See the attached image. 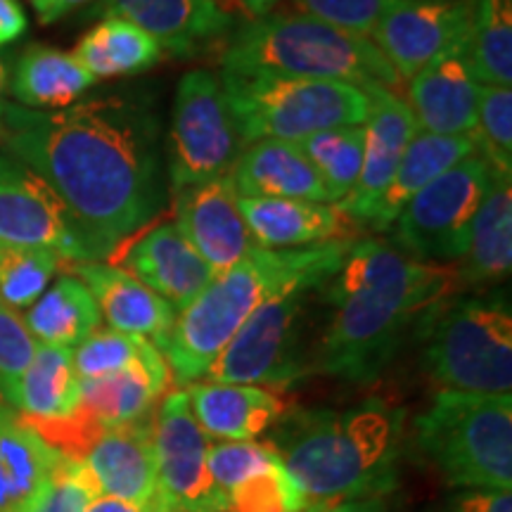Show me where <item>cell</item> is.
Wrapping results in <instances>:
<instances>
[{
    "instance_id": "39",
    "label": "cell",
    "mask_w": 512,
    "mask_h": 512,
    "mask_svg": "<svg viewBox=\"0 0 512 512\" xmlns=\"http://www.w3.org/2000/svg\"><path fill=\"white\" fill-rule=\"evenodd\" d=\"M98 496L81 460L60 456L27 512H86Z\"/></svg>"
},
{
    "instance_id": "10",
    "label": "cell",
    "mask_w": 512,
    "mask_h": 512,
    "mask_svg": "<svg viewBox=\"0 0 512 512\" xmlns=\"http://www.w3.org/2000/svg\"><path fill=\"white\" fill-rule=\"evenodd\" d=\"M245 147L219 76L207 69L185 74L166 140L171 190L228 176Z\"/></svg>"
},
{
    "instance_id": "42",
    "label": "cell",
    "mask_w": 512,
    "mask_h": 512,
    "mask_svg": "<svg viewBox=\"0 0 512 512\" xmlns=\"http://www.w3.org/2000/svg\"><path fill=\"white\" fill-rule=\"evenodd\" d=\"M448 512H512L510 491L470 489L451 498Z\"/></svg>"
},
{
    "instance_id": "14",
    "label": "cell",
    "mask_w": 512,
    "mask_h": 512,
    "mask_svg": "<svg viewBox=\"0 0 512 512\" xmlns=\"http://www.w3.org/2000/svg\"><path fill=\"white\" fill-rule=\"evenodd\" d=\"M472 0H394L373 38L401 81L470 41Z\"/></svg>"
},
{
    "instance_id": "11",
    "label": "cell",
    "mask_w": 512,
    "mask_h": 512,
    "mask_svg": "<svg viewBox=\"0 0 512 512\" xmlns=\"http://www.w3.org/2000/svg\"><path fill=\"white\" fill-rule=\"evenodd\" d=\"M491 169L477 152L425 185L403 207L392 230V245L427 264H456L463 259L472 219L491 183Z\"/></svg>"
},
{
    "instance_id": "16",
    "label": "cell",
    "mask_w": 512,
    "mask_h": 512,
    "mask_svg": "<svg viewBox=\"0 0 512 512\" xmlns=\"http://www.w3.org/2000/svg\"><path fill=\"white\" fill-rule=\"evenodd\" d=\"M174 219V226L216 275L256 249L230 176L174 190Z\"/></svg>"
},
{
    "instance_id": "4",
    "label": "cell",
    "mask_w": 512,
    "mask_h": 512,
    "mask_svg": "<svg viewBox=\"0 0 512 512\" xmlns=\"http://www.w3.org/2000/svg\"><path fill=\"white\" fill-rule=\"evenodd\" d=\"M403 420L382 399L304 411L285 422L275 448L309 503L389 496L399 482Z\"/></svg>"
},
{
    "instance_id": "34",
    "label": "cell",
    "mask_w": 512,
    "mask_h": 512,
    "mask_svg": "<svg viewBox=\"0 0 512 512\" xmlns=\"http://www.w3.org/2000/svg\"><path fill=\"white\" fill-rule=\"evenodd\" d=\"M470 60L482 86L512 83V0H472Z\"/></svg>"
},
{
    "instance_id": "6",
    "label": "cell",
    "mask_w": 512,
    "mask_h": 512,
    "mask_svg": "<svg viewBox=\"0 0 512 512\" xmlns=\"http://www.w3.org/2000/svg\"><path fill=\"white\" fill-rule=\"evenodd\" d=\"M420 451L456 489H512V396L439 389L415 420Z\"/></svg>"
},
{
    "instance_id": "31",
    "label": "cell",
    "mask_w": 512,
    "mask_h": 512,
    "mask_svg": "<svg viewBox=\"0 0 512 512\" xmlns=\"http://www.w3.org/2000/svg\"><path fill=\"white\" fill-rule=\"evenodd\" d=\"M79 396L74 349L38 344L29 368L19 377L12 408L31 420H60L76 413Z\"/></svg>"
},
{
    "instance_id": "47",
    "label": "cell",
    "mask_w": 512,
    "mask_h": 512,
    "mask_svg": "<svg viewBox=\"0 0 512 512\" xmlns=\"http://www.w3.org/2000/svg\"><path fill=\"white\" fill-rule=\"evenodd\" d=\"M31 5H34L38 22L53 24V15H55L57 5H60V0H31Z\"/></svg>"
},
{
    "instance_id": "38",
    "label": "cell",
    "mask_w": 512,
    "mask_h": 512,
    "mask_svg": "<svg viewBox=\"0 0 512 512\" xmlns=\"http://www.w3.org/2000/svg\"><path fill=\"white\" fill-rule=\"evenodd\" d=\"M145 347L147 339L143 337L98 328L74 347V370L79 380H98L136 363Z\"/></svg>"
},
{
    "instance_id": "17",
    "label": "cell",
    "mask_w": 512,
    "mask_h": 512,
    "mask_svg": "<svg viewBox=\"0 0 512 512\" xmlns=\"http://www.w3.org/2000/svg\"><path fill=\"white\" fill-rule=\"evenodd\" d=\"M91 17H119L150 34L171 57H197L233 34V15L219 0H95Z\"/></svg>"
},
{
    "instance_id": "41",
    "label": "cell",
    "mask_w": 512,
    "mask_h": 512,
    "mask_svg": "<svg viewBox=\"0 0 512 512\" xmlns=\"http://www.w3.org/2000/svg\"><path fill=\"white\" fill-rule=\"evenodd\" d=\"M302 15H309L354 36L370 38L380 17L394 0H294Z\"/></svg>"
},
{
    "instance_id": "36",
    "label": "cell",
    "mask_w": 512,
    "mask_h": 512,
    "mask_svg": "<svg viewBox=\"0 0 512 512\" xmlns=\"http://www.w3.org/2000/svg\"><path fill=\"white\" fill-rule=\"evenodd\" d=\"M60 256L46 249L0 245V299L12 309H31L60 268Z\"/></svg>"
},
{
    "instance_id": "44",
    "label": "cell",
    "mask_w": 512,
    "mask_h": 512,
    "mask_svg": "<svg viewBox=\"0 0 512 512\" xmlns=\"http://www.w3.org/2000/svg\"><path fill=\"white\" fill-rule=\"evenodd\" d=\"M323 512H389V498L373 496V498H356V501L328 503L323 508Z\"/></svg>"
},
{
    "instance_id": "40",
    "label": "cell",
    "mask_w": 512,
    "mask_h": 512,
    "mask_svg": "<svg viewBox=\"0 0 512 512\" xmlns=\"http://www.w3.org/2000/svg\"><path fill=\"white\" fill-rule=\"evenodd\" d=\"M38 342L19 313L0 299V403L12 408L17 382L29 368Z\"/></svg>"
},
{
    "instance_id": "30",
    "label": "cell",
    "mask_w": 512,
    "mask_h": 512,
    "mask_svg": "<svg viewBox=\"0 0 512 512\" xmlns=\"http://www.w3.org/2000/svg\"><path fill=\"white\" fill-rule=\"evenodd\" d=\"M93 83V76L74 55L43 43H31L12 69L10 91L22 107L55 112L74 105Z\"/></svg>"
},
{
    "instance_id": "25",
    "label": "cell",
    "mask_w": 512,
    "mask_h": 512,
    "mask_svg": "<svg viewBox=\"0 0 512 512\" xmlns=\"http://www.w3.org/2000/svg\"><path fill=\"white\" fill-rule=\"evenodd\" d=\"M190 411L209 439L256 441L285 415V399L254 384L195 382L185 389Z\"/></svg>"
},
{
    "instance_id": "45",
    "label": "cell",
    "mask_w": 512,
    "mask_h": 512,
    "mask_svg": "<svg viewBox=\"0 0 512 512\" xmlns=\"http://www.w3.org/2000/svg\"><path fill=\"white\" fill-rule=\"evenodd\" d=\"M86 512H166V508L162 505V501L143 505V508H140V505H131L124 501H114V498H107V496H98L91 505H88Z\"/></svg>"
},
{
    "instance_id": "32",
    "label": "cell",
    "mask_w": 512,
    "mask_h": 512,
    "mask_svg": "<svg viewBox=\"0 0 512 512\" xmlns=\"http://www.w3.org/2000/svg\"><path fill=\"white\" fill-rule=\"evenodd\" d=\"M162 55L155 38L119 17L102 19L74 48V57L95 81L143 74Z\"/></svg>"
},
{
    "instance_id": "50",
    "label": "cell",
    "mask_w": 512,
    "mask_h": 512,
    "mask_svg": "<svg viewBox=\"0 0 512 512\" xmlns=\"http://www.w3.org/2000/svg\"><path fill=\"white\" fill-rule=\"evenodd\" d=\"M325 505H328V503H309L302 512H323Z\"/></svg>"
},
{
    "instance_id": "19",
    "label": "cell",
    "mask_w": 512,
    "mask_h": 512,
    "mask_svg": "<svg viewBox=\"0 0 512 512\" xmlns=\"http://www.w3.org/2000/svg\"><path fill=\"white\" fill-rule=\"evenodd\" d=\"M408 81V107L420 131L437 136L475 133L482 83L472 67L470 41L437 57Z\"/></svg>"
},
{
    "instance_id": "35",
    "label": "cell",
    "mask_w": 512,
    "mask_h": 512,
    "mask_svg": "<svg viewBox=\"0 0 512 512\" xmlns=\"http://www.w3.org/2000/svg\"><path fill=\"white\" fill-rule=\"evenodd\" d=\"M299 150L313 164L332 204L354 190L363 164V126H339L299 140Z\"/></svg>"
},
{
    "instance_id": "33",
    "label": "cell",
    "mask_w": 512,
    "mask_h": 512,
    "mask_svg": "<svg viewBox=\"0 0 512 512\" xmlns=\"http://www.w3.org/2000/svg\"><path fill=\"white\" fill-rule=\"evenodd\" d=\"M100 309L91 290L72 273L41 294L27 311V328L38 344L74 349L100 328Z\"/></svg>"
},
{
    "instance_id": "2",
    "label": "cell",
    "mask_w": 512,
    "mask_h": 512,
    "mask_svg": "<svg viewBox=\"0 0 512 512\" xmlns=\"http://www.w3.org/2000/svg\"><path fill=\"white\" fill-rule=\"evenodd\" d=\"M458 287V271L427 264L380 240L351 242L347 259L325 283L330 318L313 373L370 384L392 363L415 323Z\"/></svg>"
},
{
    "instance_id": "27",
    "label": "cell",
    "mask_w": 512,
    "mask_h": 512,
    "mask_svg": "<svg viewBox=\"0 0 512 512\" xmlns=\"http://www.w3.org/2000/svg\"><path fill=\"white\" fill-rule=\"evenodd\" d=\"M477 152V140L472 133L467 136H437V133L415 131L411 143L403 150L401 162L396 166L387 190L377 200L373 214L366 226L377 233H384L396 221L403 207L413 200L418 192L430 185L434 178L446 174L458 162L472 157Z\"/></svg>"
},
{
    "instance_id": "21",
    "label": "cell",
    "mask_w": 512,
    "mask_h": 512,
    "mask_svg": "<svg viewBox=\"0 0 512 512\" xmlns=\"http://www.w3.org/2000/svg\"><path fill=\"white\" fill-rule=\"evenodd\" d=\"M119 268L150 287L176 311H183L216 275L174 223H159L140 235L128 245Z\"/></svg>"
},
{
    "instance_id": "46",
    "label": "cell",
    "mask_w": 512,
    "mask_h": 512,
    "mask_svg": "<svg viewBox=\"0 0 512 512\" xmlns=\"http://www.w3.org/2000/svg\"><path fill=\"white\" fill-rule=\"evenodd\" d=\"M240 5V10L245 12V17L252 22V19H261L278 8L283 0H235Z\"/></svg>"
},
{
    "instance_id": "22",
    "label": "cell",
    "mask_w": 512,
    "mask_h": 512,
    "mask_svg": "<svg viewBox=\"0 0 512 512\" xmlns=\"http://www.w3.org/2000/svg\"><path fill=\"white\" fill-rule=\"evenodd\" d=\"M67 273L76 275L93 294L100 316L112 330L143 337L155 347L164 342L174 328L178 311L159 294L145 287L124 268L100 264H67Z\"/></svg>"
},
{
    "instance_id": "24",
    "label": "cell",
    "mask_w": 512,
    "mask_h": 512,
    "mask_svg": "<svg viewBox=\"0 0 512 512\" xmlns=\"http://www.w3.org/2000/svg\"><path fill=\"white\" fill-rule=\"evenodd\" d=\"M240 211L256 247L302 249L351 240L356 223L337 204L280 197H240Z\"/></svg>"
},
{
    "instance_id": "26",
    "label": "cell",
    "mask_w": 512,
    "mask_h": 512,
    "mask_svg": "<svg viewBox=\"0 0 512 512\" xmlns=\"http://www.w3.org/2000/svg\"><path fill=\"white\" fill-rule=\"evenodd\" d=\"M228 176L238 197H280L332 204L313 164L297 143L287 140L249 143Z\"/></svg>"
},
{
    "instance_id": "28",
    "label": "cell",
    "mask_w": 512,
    "mask_h": 512,
    "mask_svg": "<svg viewBox=\"0 0 512 512\" xmlns=\"http://www.w3.org/2000/svg\"><path fill=\"white\" fill-rule=\"evenodd\" d=\"M460 261L458 285L486 287L508 280L512 268V176L491 174Z\"/></svg>"
},
{
    "instance_id": "9",
    "label": "cell",
    "mask_w": 512,
    "mask_h": 512,
    "mask_svg": "<svg viewBox=\"0 0 512 512\" xmlns=\"http://www.w3.org/2000/svg\"><path fill=\"white\" fill-rule=\"evenodd\" d=\"M323 287H292L268 297L209 368V382L285 389L313 373L306 313Z\"/></svg>"
},
{
    "instance_id": "1",
    "label": "cell",
    "mask_w": 512,
    "mask_h": 512,
    "mask_svg": "<svg viewBox=\"0 0 512 512\" xmlns=\"http://www.w3.org/2000/svg\"><path fill=\"white\" fill-rule=\"evenodd\" d=\"M0 136L3 150L55 190L105 259L164 207L162 131L145 98L107 95L55 112L5 102Z\"/></svg>"
},
{
    "instance_id": "43",
    "label": "cell",
    "mask_w": 512,
    "mask_h": 512,
    "mask_svg": "<svg viewBox=\"0 0 512 512\" xmlns=\"http://www.w3.org/2000/svg\"><path fill=\"white\" fill-rule=\"evenodd\" d=\"M29 27L27 12L19 0H0V48L15 43Z\"/></svg>"
},
{
    "instance_id": "48",
    "label": "cell",
    "mask_w": 512,
    "mask_h": 512,
    "mask_svg": "<svg viewBox=\"0 0 512 512\" xmlns=\"http://www.w3.org/2000/svg\"><path fill=\"white\" fill-rule=\"evenodd\" d=\"M91 3H95V0H60V5H57V10L53 15V22H57V19L69 15V12L79 10V8H83V5H91Z\"/></svg>"
},
{
    "instance_id": "18",
    "label": "cell",
    "mask_w": 512,
    "mask_h": 512,
    "mask_svg": "<svg viewBox=\"0 0 512 512\" xmlns=\"http://www.w3.org/2000/svg\"><path fill=\"white\" fill-rule=\"evenodd\" d=\"M370 117L363 124V164L354 190L337 204L356 226H366L377 200L387 190L403 150L418 131L408 102L396 91L373 86Z\"/></svg>"
},
{
    "instance_id": "7",
    "label": "cell",
    "mask_w": 512,
    "mask_h": 512,
    "mask_svg": "<svg viewBox=\"0 0 512 512\" xmlns=\"http://www.w3.org/2000/svg\"><path fill=\"white\" fill-rule=\"evenodd\" d=\"M245 145L256 140L299 143L339 126H363L370 93L354 83L275 74H219Z\"/></svg>"
},
{
    "instance_id": "23",
    "label": "cell",
    "mask_w": 512,
    "mask_h": 512,
    "mask_svg": "<svg viewBox=\"0 0 512 512\" xmlns=\"http://www.w3.org/2000/svg\"><path fill=\"white\" fill-rule=\"evenodd\" d=\"M169 382L171 370L166 366L162 351L147 342L138 361L128 368L98 377V380H81L76 413L91 420L100 430L131 425V422L150 418Z\"/></svg>"
},
{
    "instance_id": "20",
    "label": "cell",
    "mask_w": 512,
    "mask_h": 512,
    "mask_svg": "<svg viewBox=\"0 0 512 512\" xmlns=\"http://www.w3.org/2000/svg\"><path fill=\"white\" fill-rule=\"evenodd\" d=\"M81 463L100 496L140 508L159 501L152 418L105 430L93 441Z\"/></svg>"
},
{
    "instance_id": "3",
    "label": "cell",
    "mask_w": 512,
    "mask_h": 512,
    "mask_svg": "<svg viewBox=\"0 0 512 512\" xmlns=\"http://www.w3.org/2000/svg\"><path fill=\"white\" fill-rule=\"evenodd\" d=\"M351 242H325L302 249L256 247L240 264L214 275L178 311L174 328L157 347L171 370V380L190 387L207 377L230 339L268 297L292 287H325L342 268Z\"/></svg>"
},
{
    "instance_id": "8",
    "label": "cell",
    "mask_w": 512,
    "mask_h": 512,
    "mask_svg": "<svg viewBox=\"0 0 512 512\" xmlns=\"http://www.w3.org/2000/svg\"><path fill=\"white\" fill-rule=\"evenodd\" d=\"M425 366L439 389L465 394H510L512 313L503 302H444L422 320Z\"/></svg>"
},
{
    "instance_id": "37",
    "label": "cell",
    "mask_w": 512,
    "mask_h": 512,
    "mask_svg": "<svg viewBox=\"0 0 512 512\" xmlns=\"http://www.w3.org/2000/svg\"><path fill=\"white\" fill-rule=\"evenodd\" d=\"M477 155L496 174L512 176V88L482 86L477 102Z\"/></svg>"
},
{
    "instance_id": "12",
    "label": "cell",
    "mask_w": 512,
    "mask_h": 512,
    "mask_svg": "<svg viewBox=\"0 0 512 512\" xmlns=\"http://www.w3.org/2000/svg\"><path fill=\"white\" fill-rule=\"evenodd\" d=\"M0 245L46 249L67 264L105 259L55 190L0 150Z\"/></svg>"
},
{
    "instance_id": "15",
    "label": "cell",
    "mask_w": 512,
    "mask_h": 512,
    "mask_svg": "<svg viewBox=\"0 0 512 512\" xmlns=\"http://www.w3.org/2000/svg\"><path fill=\"white\" fill-rule=\"evenodd\" d=\"M209 472L226 496L228 512H302L309 505L275 444H211Z\"/></svg>"
},
{
    "instance_id": "29",
    "label": "cell",
    "mask_w": 512,
    "mask_h": 512,
    "mask_svg": "<svg viewBox=\"0 0 512 512\" xmlns=\"http://www.w3.org/2000/svg\"><path fill=\"white\" fill-rule=\"evenodd\" d=\"M60 456L22 413L0 403V512H27Z\"/></svg>"
},
{
    "instance_id": "13",
    "label": "cell",
    "mask_w": 512,
    "mask_h": 512,
    "mask_svg": "<svg viewBox=\"0 0 512 512\" xmlns=\"http://www.w3.org/2000/svg\"><path fill=\"white\" fill-rule=\"evenodd\" d=\"M159 501L166 512H228L209 472L211 439L197 425L185 389H176L152 415Z\"/></svg>"
},
{
    "instance_id": "5",
    "label": "cell",
    "mask_w": 512,
    "mask_h": 512,
    "mask_svg": "<svg viewBox=\"0 0 512 512\" xmlns=\"http://www.w3.org/2000/svg\"><path fill=\"white\" fill-rule=\"evenodd\" d=\"M221 72L344 81L366 91L373 86L394 91L403 83L370 38L302 12H271L238 24L223 43Z\"/></svg>"
},
{
    "instance_id": "49",
    "label": "cell",
    "mask_w": 512,
    "mask_h": 512,
    "mask_svg": "<svg viewBox=\"0 0 512 512\" xmlns=\"http://www.w3.org/2000/svg\"><path fill=\"white\" fill-rule=\"evenodd\" d=\"M5 88H8V72H5V64L0 62V126H3V110H5Z\"/></svg>"
}]
</instances>
